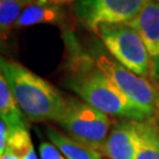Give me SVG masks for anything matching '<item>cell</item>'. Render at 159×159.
<instances>
[{
    "instance_id": "obj_1",
    "label": "cell",
    "mask_w": 159,
    "mask_h": 159,
    "mask_svg": "<svg viewBox=\"0 0 159 159\" xmlns=\"http://www.w3.org/2000/svg\"><path fill=\"white\" fill-rule=\"evenodd\" d=\"M1 75L23 113L32 121H57L66 98L47 80L14 60L1 58Z\"/></svg>"
},
{
    "instance_id": "obj_2",
    "label": "cell",
    "mask_w": 159,
    "mask_h": 159,
    "mask_svg": "<svg viewBox=\"0 0 159 159\" xmlns=\"http://www.w3.org/2000/svg\"><path fill=\"white\" fill-rule=\"evenodd\" d=\"M67 86L84 102L107 116L127 120H148L152 117L120 91L111 80L85 57L77 59Z\"/></svg>"
},
{
    "instance_id": "obj_3",
    "label": "cell",
    "mask_w": 159,
    "mask_h": 159,
    "mask_svg": "<svg viewBox=\"0 0 159 159\" xmlns=\"http://www.w3.org/2000/svg\"><path fill=\"white\" fill-rule=\"evenodd\" d=\"M70 138L100 152L112 129L106 113L78 98H66L60 117L56 121Z\"/></svg>"
},
{
    "instance_id": "obj_4",
    "label": "cell",
    "mask_w": 159,
    "mask_h": 159,
    "mask_svg": "<svg viewBox=\"0 0 159 159\" xmlns=\"http://www.w3.org/2000/svg\"><path fill=\"white\" fill-rule=\"evenodd\" d=\"M94 33L116 61L140 77L151 74V61L142 37L129 24L102 25Z\"/></svg>"
},
{
    "instance_id": "obj_5",
    "label": "cell",
    "mask_w": 159,
    "mask_h": 159,
    "mask_svg": "<svg viewBox=\"0 0 159 159\" xmlns=\"http://www.w3.org/2000/svg\"><path fill=\"white\" fill-rule=\"evenodd\" d=\"M151 0H77L75 17L87 30L96 32L102 25L130 24Z\"/></svg>"
},
{
    "instance_id": "obj_6",
    "label": "cell",
    "mask_w": 159,
    "mask_h": 159,
    "mask_svg": "<svg viewBox=\"0 0 159 159\" xmlns=\"http://www.w3.org/2000/svg\"><path fill=\"white\" fill-rule=\"evenodd\" d=\"M94 63L97 67L127 98L146 111L151 117L158 112L159 92L151 81L133 73L129 68L105 54H98Z\"/></svg>"
},
{
    "instance_id": "obj_7",
    "label": "cell",
    "mask_w": 159,
    "mask_h": 159,
    "mask_svg": "<svg viewBox=\"0 0 159 159\" xmlns=\"http://www.w3.org/2000/svg\"><path fill=\"white\" fill-rule=\"evenodd\" d=\"M142 37L151 61V75L159 79V1L151 0L130 24Z\"/></svg>"
},
{
    "instance_id": "obj_8",
    "label": "cell",
    "mask_w": 159,
    "mask_h": 159,
    "mask_svg": "<svg viewBox=\"0 0 159 159\" xmlns=\"http://www.w3.org/2000/svg\"><path fill=\"white\" fill-rule=\"evenodd\" d=\"M100 153L108 159H134L136 146L131 120L119 121L112 126Z\"/></svg>"
},
{
    "instance_id": "obj_9",
    "label": "cell",
    "mask_w": 159,
    "mask_h": 159,
    "mask_svg": "<svg viewBox=\"0 0 159 159\" xmlns=\"http://www.w3.org/2000/svg\"><path fill=\"white\" fill-rule=\"evenodd\" d=\"M136 157L134 159H159V129L151 120H131Z\"/></svg>"
},
{
    "instance_id": "obj_10",
    "label": "cell",
    "mask_w": 159,
    "mask_h": 159,
    "mask_svg": "<svg viewBox=\"0 0 159 159\" xmlns=\"http://www.w3.org/2000/svg\"><path fill=\"white\" fill-rule=\"evenodd\" d=\"M65 19V12L61 6L38 1L27 7L19 18L14 29L30 27L38 24H61Z\"/></svg>"
},
{
    "instance_id": "obj_11",
    "label": "cell",
    "mask_w": 159,
    "mask_h": 159,
    "mask_svg": "<svg viewBox=\"0 0 159 159\" xmlns=\"http://www.w3.org/2000/svg\"><path fill=\"white\" fill-rule=\"evenodd\" d=\"M46 136L54 144L66 159H102V154L94 148L86 146L64 134L56 129L48 127L46 130Z\"/></svg>"
},
{
    "instance_id": "obj_12",
    "label": "cell",
    "mask_w": 159,
    "mask_h": 159,
    "mask_svg": "<svg viewBox=\"0 0 159 159\" xmlns=\"http://www.w3.org/2000/svg\"><path fill=\"white\" fill-rule=\"evenodd\" d=\"M0 117L11 131L26 129L24 113L12 96L6 79L0 75Z\"/></svg>"
},
{
    "instance_id": "obj_13",
    "label": "cell",
    "mask_w": 159,
    "mask_h": 159,
    "mask_svg": "<svg viewBox=\"0 0 159 159\" xmlns=\"http://www.w3.org/2000/svg\"><path fill=\"white\" fill-rule=\"evenodd\" d=\"M39 0H0V33L1 39H7L24 11Z\"/></svg>"
},
{
    "instance_id": "obj_14",
    "label": "cell",
    "mask_w": 159,
    "mask_h": 159,
    "mask_svg": "<svg viewBox=\"0 0 159 159\" xmlns=\"http://www.w3.org/2000/svg\"><path fill=\"white\" fill-rule=\"evenodd\" d=\"M39 153L41 159H66L65 156L60 152V150L52 143H40Z\"/></svg>"
},
{
    "instance_id": "obj_15",
    "label": "cell",
    "mask_w": 159,
    "mask_h": 159,
    "mask_svg": "<svg viewBox=\"0 0 159 159\" xmlns=\"http://www.w3.org/2000/svg\"><path fill=\"white\" fill-rule=\"evenodd\" d=\"M8 138H10L8 126L1 120L0 121V156L2 153H5L7 144H8Z\"/></svg>"
},
{
    "instance_id": "obj_16",
    "label": "cell",
    "mask_w": 159,
    "mask_h": 159,
    "mask_svg": "<svg viewBox=\"0 0 159 159\" xmlns=\"http://www.w3.org/2000/svg\"><path fill=\"white\" fill-rule=\"evenodd\" d=\"M41 2H47V4H53V5H66V4H72L75 2L77 0H39Z\"/></svg>"
},
{
    "instance_id": "obj_17",
    "label": "cell",
    "mask_w": 159,
    "mask_h": 159,
    "mask_svg": "<svg viewBox=\"0 0 159 159\" xmlns=\"http://www.w3.org/2000/svg\"><path fill=\"white\" fill-rule=\"evenodd\" d=\"M0 159H20L18 156L16 154H13L12 152H8V151H6L4 154H1L0 156Z\"/></svg>"
},
{
    "instance_id": "obj_18",
    "label": "cell",
    "mask_w": 159,
    "mask_h": 159,
    "mask_svg": "<svg viewBox=\"0 0 159 159\" xmlns=\"http://www.w3.org/2000/svg\"><path fill=\"white\" fill-rule=\"evenodd\" d=\"M158 1H159V0H158Z\"/></svg>"
}]
</instances>
